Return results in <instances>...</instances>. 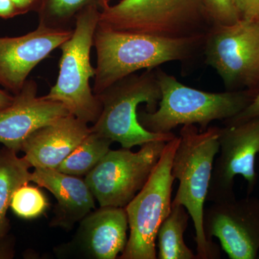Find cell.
Segmentation results:
<instances>
[{
    "instance_id": "obj_1",
    "label": "cell",
    "mask_w": 259,
    "mask_h": 259,
    "mask_svg": "<svg viewBox=\"0 0 259 259\" xmlns=\"http://www.w3.org/2000/svg\"><path fill=\"white\" fill-rule=\"evenodd\" d=\"M207 35V34H206ZM206 35L165 37L120 31L98 25L94 47L97 54L95 95L142 69H154L170 61L190 59L203 48Z\"/></svg>"
},
{
    "instance_id": "obj_2",
    "label": "cell",
    "mask_w": 259,
    "mask_h": 259,
    "mask_svg": "<svg viewBox=\"0 0 259 259\" xmlns=\"http://www.w3.org/2000/svg\"><path fill=\"white\" fill-rule=\"evenodd\" d=\"M219 127L200 132L195 125H183L173 159L171 174L179 181L172 205H182L190 214L195 231L197 259L221 258L215 243L206 238L204 205L207 200L213 164L219 152Z\"/></svg>"
},
{
    "instance_id": "obj_3",
    "label": "cell",
    "mask_w": 259,
    "mask_h": 259,
    "mask_svg": "<svg viewBox=\"0 0 259 259\" xmlns=\"http://www.w3.org/2000/svg\"><path fill=\"white\" fill-rule=\"evenodd\" d=\"M161 98L154 112H141V125L156 134H168L179 125L198 124L205 131L214 120H227L243 111L253 101L251 90L208 93L186 86L175 76L157 71Z\"/></svg>"
},
{
    "instance_id": "obj_4",
    "label": "cell",
    "mask_w": 259,
    "mask_h": 259,
    "mask_svg": "<svg viewBox=\"0 0 259 259\" xmlns=\"http://www.w3.org/2000/svg\"><path fill=\"white\" fill-rule=\"evenodd\" d=\"M99 25L165 37L206 35L212 26L204 0H120L100 7Z\"/></svg>"
},
{
    "instance_id": "obj_5",
    "label": "cell",
    "mask_w": 259,
    "mask_h": 259,
    "mask_svg": "<svg viewBox=\"0 0 259 259\" xmlns=\"http://www.w3.org/2000/svg\"><path fill=\"white\" fill-rule=\"evenodd\" d=\"M97 96L101 102L102 110L91 127L92 131L119 143L122 148L131 149L153 141L168 142L176 136L172 132L156 134L148 131L139 121L140 104L146 103L147 112H152L161 100L157 71L146 69L141 74L129 75Z\"/></svg>"
},
{
    "instance_id": "obj_6",
    "label": "cell",
    "mask_w": 259,
    "mask_h": 259,
    "mask_svg": "<svg viewBox=\"0 0 259 259\" xmlns=\"http://www.w3.org/2000/svg\"><path fill=\"white\" fill-rule=\"evenodd\" d=\"M97 5L83 10L76 18L71 36L59 47L61 56L56 82L46 98L62 103L71 115L95 123L101 113V102L90 87L95 68L90 61L94 37L100 21Z\"/></svg>"
},
{
    "instance_id": "obj_7",
    "label": "cell",
    "mask_w": 259,
    "mask_h": 259,
    "mask_svg": "<svg viewBox=\"0 0 259 259\" xmlns=\"http://www.w3.org/2000/svg\"><path fill=\"white\" fill-rule=\"evenodd\" d=\"M180 137L165 146L161 158L144 187L125 207L130 235L120 259H156V241L160 226L171 209L175 179L171 165Z\"/></svg>"
},
{
    "instance_id": "obj_8",
    "label": "cell",
    "mask_w": 259,
    "mask_h": 259,
    "mask_svg": "<svg viewBox=\"0 0 259 259\" xmlns=\"http://www.w3.org/2000/svg\"><path fill=\"white\" fill-rule=\"evenodd\" d=\"M206 64L217 71L227 91L259 92V18L211 27L204 44Z\"/></svg>"
},
{
    "instance_id": "obj_9",
    "label": "cell",
    "mask_w": 259,
    "mask_h": 259,
    "mask_svg": "<svg viewBox=\"0 0 259 259\" xmlns=\"http://www.w3.org/2000/svg\"><path fill=\"white\" fill-rule=\"evenodd\" d=\"M166 143L151 141L137 152L110 149L84 179L100 207H125L148 182Z\"/></svg>"
},
{
    "instance_id": "obj_10",
    "label": "cell",
    "mask_w": 259,
    "mask_h": 259,
    "mask_svg": "<svg viewBox=\"0 0 259 259\" xmlns=\"http://www.w3.org/2000/svg\"><path fill=\"white\" fill-rule=\"evenodd\" d=\"M219 156L214 159L207 201L234 198L235 177L247 182V195L254 191L258 180L255 158L259 153V117L241 123L219 127Z\"/></svg>"
},
{
    "instance_id": "obj_11",
    "label": "cell",
    "mask_w": 259,
    "mask_h": 259,
    "mask_svg": "<svg viewBox=\"0 0 259 259\" xmlns=\"http://www.w3.org/2000/svg\"><path fill=\"white\" fill-rule=\"evenodd\" d=\"M206 238H216L231 259H256L259 255V199L212 202L204 212Z\"/></svg>"
},
{
    "instance_id": "obj_12",
    "label": "cell",
    "mask_w": 259,
    "mask_h": 259,
    "mask_svg": "<svg viewBox=\"0 0 259 259\" xmlns=\"http://www.w3.org/2000/svg\"><path fill=\"white\" fill-rule=\"evenodd\" d=\"M73 30L38 25L33 31L19 37H0V86L13 95L23 88L39 63L59 49Z\"/></svg>"
},
{
    "instance_id": "obj_13",
    "label": "cell",
    "mask_w": 259,
    "mask_h": 259,
    "mask_svg": "<svg viewBox=\"0 0 259 259\" xmlns=\"http://www.w3.org/2000/svg\"><path fill=\"white\" fill-rule=\"evenodd\" d=\"M37 83L27 80L10 106L0 110V143L18 153L37 129L71 115L62 103L37 97Z\"/></svg>"
},
{
    "instance_id": "obj_14",
    "label": "cell",
    "mask_w": 259,
    "mask_h": 259,
    "mask_svg": "<svg viewBox=\"0 0 259 259\" xmlns=\"http://www.w3.org/2000/svg\"><path fill=\"white\" fill-rule=\"evenodd\" d=\"M91 132L87 122L65 116L32 133L20 151L32 168H57Z\"/></svg>"
},
{
    "instance_id": "obj_15",
    "label": "cell",
    "mask_w": 259,
    "mask_h": 259,
    "mask_svg": "<svg viewBox=\"0 0 259 259\" xmlns=\"http://www.w3.org/2000/svg\"><path fill=\"white\" fill-rule=\"evenodd\" d=\"M31 182L47 189L57 200L52 226L71 229L95 209V196L79 177L56 168H35L31 172Z\"/></svg>"
},
{
    "instance_id": "obj_16",
    "label": "cell",
    "mask_w": 259,
    "mask_h": 259,
    "mask_svg": "<svg viewBox=\"0 0 259 259\" xmlns=\"http://www.w3.org/2000/svg\"><path fill=\"white\" fill-rule=\"evenodd\" d=\"M128 229L125 207H100L81 220L79 239L91 258L115 259L125 250Z\"/></svg>"
},
{
    "instance_id": "obj_17",
    "label": "cell",
    "mask_w": 259,
    "mask_h": 259,
    "mask_svg": "<svg viewBox=\"0 0 259 259\" xmlns=\"http://www.w3.org/2000/svg\"><path fill=\"white\" fill-rule=\"evenodd\" d=\"M32 168L24 157L10 148H0V258H11L13 250L8 241L10 221L7 212L15 191L31 182Z\"/></svg>"
},
{
    "instance_id": "obj_18",
    "label": "cell",
    "mask_w": 259,
    "mask_h": 259,
    "mask_svg": "<svg viewBox=\"0 0 259 259\" xmlns=\"http://www.w3.org/2000/svg\"><path fill=\"white\" fill-rule=\"evenodd\" d=\"M190 216L182 205H172L157 234L158 259H197L185 243L184 235Z\"/></svg>"
},
{
    "instance_id": "obj_19",
    "label": "cell",
    "mask_w": 259,
    "mask_h": 259,
    "mask_svg": "<svg viewBox=\"0 0 259 259\" xmlns=\"http://www.w3.org/2000/svg\"><path fill=\"white\" fill-rule=\"evenodd\" d=\"M112 143L92 131L56 169L73 176L87 175L110 151Z\"/></svg>"
},
{
    "instance_id": "obj_20",
    "label": "cell",
    "mask_w": 259,
    "mask_h": 259,
    "mask_svg": "<svg viewBox=\"0 0 259 259\" xmlns=\"http://www.w3.org/2000/svg\"><path fill=\"white\" fill-rule=\"evenodd\" d=\"M105 0H39L38 25L73 30L77 15L88 7H101Z\"/></svg>"
},
{
    "instance_id": "obj_21",
    "label": "cell",
    "mask_w": 259,
    "mask_h": 259,
    "mask_svg": "<svg viewBox=\"0 0 259 259\" xmlns=\"http://www.w3.org/2000/svg\"><path fill=\"white\" fill-rule=\"evenodd\" d=\"M49 206L47 197L37 187L28 184L20 186L15 191L10 207L18 217L33 219L40 217Z\"/></svg>"
},
{
    "instance_id": "obj_22",
    "label": "cell",
    "mask_w": 259,
    "mask_h": 259,
    "mask_svg": "<svg viewBox=\"0 0 259 259\" xmlns=\"http://www.w3.org/2000/svg\"><path fill=\"white\" fill-rule=\"evenodd\" d=\"M212 25H231L241 19L235 0H204Z\"/></svg>"
},
{
    "instance_id": "obj_23",
    "label": "cell",
    "mask_w": 259,
    "mask_h": 259,
    "mask_svg": "<svg viewBox=\"0 0 259 259\" xmlns=\"http://www.w3.org/2000/svg\"><path fill=\"white\" fill-rule=\"evenodd\" d=\"M256 117H259V92L246 108L235 117L225 120L224 123L226 125H236Z\"/></svg>"
},
{
    "instance_id": "obj_24",
    "label": "cell",
    "mask_w": 259,
    "mask_h": 259,
    "mask_svg": "<svg viewBox=\"0 0 259 259\" xmlns=\"http://www.w3.org/2000/svg\"><path fill=\"white\" fill-rule=\"evenodd\" d=\"M241 19L259 18V0H235Z\"/></svg>"
},
{
    "instance_id": "obj_25",
    "label": "cell",
    "mask_w": 259,
    "mask_h": 259,
    "mask_svg": "<svg viewBox=\"0 0 259 259\" xmlns=\"http://www.w3.org/2000/svg\"><path fill=\"white\" fill-rule=\"evenodd\" d=\"M20 15L12 0H0V18L9 19Z\"/></svg>"
},
{
    "instance_id": "obj_26",
    "label": "cell",
    "mask_w": 259,
    "mask_h": 259,
    "mask_svg": "<svg viewBox=\"0 0 259 259\" xmlns=\"http://www.w3.org/2000/svg\"><path fill=\"white\" fill-rule=\"evenodd\" d=\"M20 15L25 14L30 11H37L39 0H12Z\"/></svg>"
},
{
    "instance_id": "obj_27",
    "label": "cell",
    "mask_w": 259,
    "mask_h": 259,
    "mask_svg": "<svg viewBox=\"0 0 259 259\" xmlns=\"http://www.w3.org/2000/svg\"><path fill=\"white\" fill-rule=\"evenodd\" d=\"M14 100V95H10L7 90L0 89V110L10 106Z\"/></svg>"
},
{
    "instance_id": "obj_28",
    "label": "cell",
    "mask_w": 259,
    "mask_h": 259,
    "mask_svg": "<svg viewBox=\"0 0 259 259\" xmlns=\"http://www.w3.org/2000/svg\"><path fill=\"white\" fill-rule=\"evenodd\" d=\"M258 258H259V255H258Z\"/></svg>"
}]
</instances>
